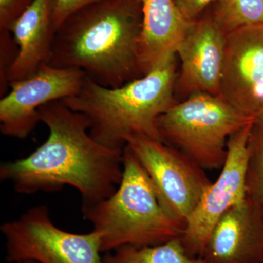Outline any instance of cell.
<instances>
[{"instance_id":"cell-1","label":"cell","mask_w":263,"mask_h":263,"mask_svg":"<svg viewBox=\"0 0 263 263\" xmlns=\"http://www.w3.org/2000/svg\"><path fill=\"white\" fill-rule=\"evenodd\" d=\"M39 117L48 127L47 139L27 157L2 164L1 181L22 195L72 186L81 193L82 204L110 197L122 181L124 149L95 141L88 118L61 100L41 107Z\"/></svg>"},{"instance_id":"cell-2","label":"cell","mask_w":263,"mask_h":263,"mask_svg":"<svg viewBox=\"0 0 263 263\" xmlns=\"http://www.w3.org/2000/svg\"><path fill=\"white\" fill-rule=\"evenodd\" d=\"M138 0H103L81 8L57 29L48 65L84 71L95 82L119 87L141 77Z\"/></svg>"},{"instance_id":"cell-3","label":"cell","mask_w":263,"mask_h":263,"mask_svg":"<svg viewBox=\"0 0 263 263\" xmlns=\"http://www.w3.org/2000/svg\"><path fill=\"white\" fill-rule=\"evenodd\" d=\"M176 56L149 73L119 87H107L86 77L77 94L61 100L90 122L95 140L111 148L124 149L126 140L142 135L163 142L157 121L176 103Z\"/></svg>"},{"instance_id":"cell-4","label":"cell","mask_w":263,"mask_h":263,"mask_svg":"<svg viewBox=\"0 0 263 263\" xmlns=\"http://www.w3.org/2000/svg\"><path fill=\"white\" fill-rule=\"evenodd\" d=\"M123 164L122 181L110 197L82 204L84 219L100 234L102 253L122 246H155L181 238L184 224L164 211L149 176L127 146Z\"/></svg>"},{"instance_id":"cell-5","label":"cell","mask_w":263,"mask_h":263,"mask_svg":"<svg viewBox=\"0 0 263 263\" xmlns=\"http://www.w3.org/2000/svg\"><path fill=\"white\" fill-rule=\"evenodd\" d=\"M253 122L221 97L198 92L167 109L157 127L164 143L212 171L224 165L230 137Z\"/></svg>"},{"instance_id":"cell-6","label":"cell","mask_w":263,"mask_h":263,"mask_svg":"<svg viewBox=\"0 0 263 263\" xmlns=\"http://www.w3.org/2000/svg\"><path fill=\"white\" fill-rule=\"evenodd\" d=\"M8 263H102L100 236L92 230L74 233L58 228L48 207L31 208L0 227Z\"/></svg>"},{"instance_id":"cell-7","label":"cell","mask_w":263,"mask_h":263,"mask_svg":"<svg viewBox=\"0 0 263 263\" xmlns=\"http://www.w3.org/2000/svg\"><path fill=\"white\" fill-rule=\"evenodd\" d=\"M155 186L164 211L184 224L212 181L205 170L182 152L142 135L126 140Z\"/></svg>"},{"instance_id":"cell-8","label":"cell","mask_w":263,"mask_h":263,"mask_svg":"<svg viewBox=\"0 0 263 263\" xmlns=\"http://www.w3.org/2000/svg\"><path fill=\"white\" fill-rule=\"evenodd\" d=\"M254 122L230 137L219 177L208 186L185 223L181 239L186 252L201 258L213 228L221 216L247 198V175Z\"/></svg>"},{"instance_id":"cell-9","label":"cell","mask_w":263,"mask_h":263,"mask_svg":"<svg viewBox=\"0 0 263 263\" xmlns=\"http://www.w3.org/2000/svg\"><path fill=\"white\" fill-rule=\"evenodd\" d=\"M84 71L59 68L46 64L34 74L13 81L0 100V131L3 136L23 140L41 122L39 110L51 102L77 94L85 80Z\"/></svg>"},{"instance_id":"cell-10","label":"cell","mask_w":263,"mask_h":263,"mask_svg":"<svg viewBox=\"0 0 263 263\" xmlns=\"http://www.w3.org/2000/svg\"><path fill=\"white\" fill-rule=\"evenodd\" d=\"M219 97L255 119L263 105V24L226 34Z\"/></svg>"},{"instance_id":"cell-11","label":"cell","mask_w":263,"mask_h":263,"mask_svg":"<svg viewBox=\"0 0 263 263\" xmlns=\"http://www.w3.org/2000/svg\"><path fill=\"white\" fill-rule=\"evenodd\" d=\"M226 43V34L214 22L210 8L191 22L176 51L181 67L175 92L184 97L198 92L219 96Z\"/></svg>"},{"instance_id":"cell-12","label":"cell","mask_w":263,"mask_h":263,"mask_svg":"<svg viewBox=\"0 0 263 263\" xmlns=\"http://www.w3.org/2000/svg\"><path fill=\"white\" fill-rule=\"evenodd\" d=\"M201 258L206 263H263V214L247 195L217 221Z\"/></svg>"},{"instance_id":"cell-13","label":"cell","mask_w":263,"mask_h":263,"mask_svg":"<svg viewBox=\"0 0 263 263\" xmlns=\"http://www.w3.org/2000/svg\"><path fill=\"white\" fill-rule=\"evenodd\" d=\"M57 0H32L11 28L18 54L8 73L9 83L32 75L51 58L57 31Z\"/></svg>"},{"instance_id":"cell-14","label":"cell","mask_w":263,"mask_h":263,"mask_svg":"<svg viewBox=\"0 0 263 263\" xmlns=\"http://www.w3.org/2000/svg\"><path fill=\"white\" fill-rule=\"evenodd\" d=\"M138 1L142 10L138 66L143 76L176 56L191 22L185 20L174 0Z\"/></svg>"},{"instance_id":"cell-15","label":"cell","mask_w":263,"mask_h":263,"mask_svg":"<svg viewBox=\"0 0 263 263\" xmlns=\"http://www.w3.org/2000/svg\"><path fill=\"white\" fill-rule=\"evenodd\" d=\"M102 263H206L186 252L181 238L161 245H125L105 253Z\"/></svg>"},{"instance_id":"cell-16","label":"cell","mask_w":263,"mask_h":263,"mask_svg":"<svg viewBox=\"0 0 263 263\" xmlns=\"http://www.w3.org/2000/svg\"><path fill=\"white\" fill-rule=\"evenodd\" d=\"M210 10L226 35L243 27L263 24V0H217Z\"/></svg>"},{"instance_id":"cell-17","label":"cell","mask_w":263,"mask_h":263,"mask_svg":"<svg viewBox=\"0 0 263 263\" xmlns=\"http://www.w3.org/2000/svg\"><path fill=\"white\" fill-rule=\"evenodd\" d=\"M247 175V195L263 214V133L254 125Z\"/></svg>"},{"instance_id":"cell-18","label":"cell","mask_w":263,"mask_h":263,"mask_svg":"<svg viewBox=\"0 0 263 263\" xmlns=\"http://www.w3.org/2000/svg\"><path fill=\"white\" fill-rule=\"evenodd\" d=\"M32 0H0V32H11L13 24Z\"/></svg>"},{"instance_id":"cell-19","label":"cell","mask_w":263,"mask_h":263,"mask_svg":"<svg viewBox=\"0 0 263 263\" xmlns=\"http://www.w3.org/2000/svg\"><path fill=\"white\" fill-rule=\"evenodd\" d=\"M217 0H174L185 20L193 22L203 14L210 5Z\"/></svg>"},{"instance_id":"cell-20","label":"cell","mask_w":263,"mask_h":263,"mask_svg":"<svg viewBox=\"0 0 263 263\" xmlns=\"http://www.w3.org/2000/svg\"><path fill=\"white\" fill-rule=\"evenodd\" d=\"M103 0H57L54 13L55 24L57 29L62 24L67 17L76 11L93 3Z\"/></svg>"},{"instance_id":"cell-21","label":"cell","mask_w":263,"mask_h":263,"mask_svg":"<svg viewBox=\"0 0 263 263\" xmlns=\"http://www.w3.org/2000/svg\"><path fill=\"white\" fill-rule=\"evenodd\" d=\"M254 125L258 130L263 133V105L254 119Z\"/></svg>"},{"instance_id":"cell-22","label":"cell","mask_w":263,"mask_h":263,"mask_svg":"<svg viewBox=\"0 0 263 263\" xmlns=\"http://www.w3.org/2000/svg\"><path fill=\"white\" fill-rule=\"evenodd\" d=\"M23 263H37V262H35V261H33V260H27V261H25V262H24Z\"/></svg>"}]
</instances>
